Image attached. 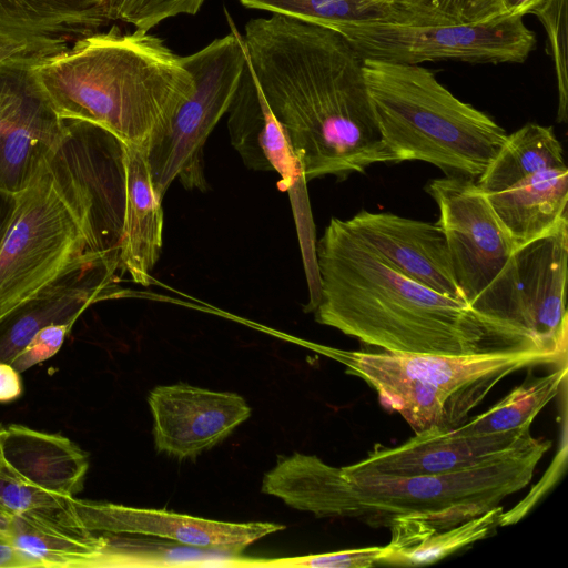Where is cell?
<instances>
[{
	"instance_id": "35",
	"label": "cell",
	"mask_w": 568,
	"mask_h": 568,
	"mask_svg": "<svg viewBox=\"0 0 568 568\" xmlns=\"http://www.w3.org/2000/svg\"><path fill=\"white\" fill-rule=\"evenodd\" d=\"M24 51H31L38 53L36 50L21 44H3L0 43V61Z\"/></svg>"
},
{
	"instance_id": "17",
	"label": "cell",
	"mask_w": 568,
	"mask_h": 568,
	"mask_svg": "<svg viewBox=\"0 0 568 568\" xmlns=\"http://www.w3.org/2000/svg\"><path fill=\"white\" fill-rule=\"evenodd\" d=\"M346 222L400 273L433 291L462 301L446 237L438 223L366 210Z\"/></svg>"
},
{
	"instance_id": "21",
	"label": "cell",
	"mask_w": 568,
	"mask_h": 568,
	"mask_svg": "<svg viewBox=\"0 0 568 568\" xmlns=\"http://www.w3.org/2000/svg\"><path fill=\"white\" fill-rule=\"evenodd\" d=\"M162 200L155 193L143 148L125 144V210L121 270L148 286L163 244Z\"/></svg>"
},
{
	"instance_id": "12",
	"label": "cell",
	"mask_w": 568,
	"mask_h": 568,
	"mask_svg": "<svg viewBox=\"0 0 568 568\" xmlns=\"http://www.w3.org/2000/svg\"><path fill=\"white\" fill-rule=\"evenodd\" d=\"M227 113L231 144L244 165L280 175V187L290 195L308 287H315L318 277L307 181L284 130L257 84L248 58Z\"/></svg>"
},
{
	"instance_id": "15",
	"label": "cell",
	"mask_w": 568,
	"mask_h": 568,
	"mask_svg": "<svg viewBox=\"0 0 568 568\" xmlns=\"http://www.w3.org/2000/svg\"><path fill=\"white\" fill-rule=\"evenodd\" d=\"M83 527L92 535H145L182 545L239 555L256 540L285 529L275 523H227L165 509L134 508L74 498Z\"/></svg>"
},
{
	"instance_id": "23",
	"label": "cell",
	"mask_w": 568,
	"mask_h": 568,
	"mask_svg": "<svg viewBox=\"0 0 568 568\" xmlns=\"http://www.w3.org/2000/svg\"><path fill=\"white\" fill-rule=\"evenodd\" d=\"M504 508L493 509L446 529L410 518L393 521L392 539L384 546L379 565L414 567L436 562L489 537L500 526Z\"/></svg>"
},
{
	"instance_id": "27",
	"label": "cell",
	"mask_w": 568,
	"mask_h": 568,
	"mask_svg": "<svg viewBox=\"0 0 568 568\" xmlns=\"http://www.w3.org/2000/svg\"><path fill=\"white\" fill-rule=\"evenodd\" d=\"M205 0H108L109 17L150 31L162 21L196 14Z\"/></svg>"
},
{
	"instance_id": "37",
	"label": "cell",
	"mask_w": 568,
	"mask_h": 568,
	"mask_svg": "<svg viewBox=\"0 0 568 568\" xmlns=\"http://www.w3.org/2000/svg\"><path fill=\"white\" fill-rule=\"evenodd\" d=\"M1 428L2 427H0V465H1Z\"/></svg>"
},
{
	"instance_id": "4",
	"label": "cell",
	"mask_w": 568,
	"mask_h": 568,
	"mask_svg": "<svg viewBox=\"0 0 568 568\" xmlns=\"http://www.w3.org/2000/svg\"><path fill=\"white\" fill-rule=\"evenodd\" d=\"M363 70L379 131L399 162L424 161L477 180L507 139L489 115L419 64L364 58Z\"/></svg>"
},
{
	"instance_id": "5",
	"label": "cell",
	"mask_w": 568,
	"mask_h": 568,
	"mask_svg": "<svg viewBox=\"0 0 568 568\" xmlns=\"http://www.w3.org/2000/svg\"><path fill=\"white\" fill-rule=\"evenodd\" d=\"M327 355L375 389L379 404L415 434L463 425L503 378L520 369L567 362V354L536 348L469 355L329 349Z\"/></svg>"
},
{
	"instance_id": "30",
	"label": "cell",
	"mask_w": 568,
	"mask_h": 568,
	"mask_svg": "<svg viewBox=\"0 0 568 568\" xmlns=\"http://www.w3.org/2000/svg\"><path fill=\"white\" fill-rule=\"evenodd\" d=\"M70 325L50 324L41 328L11 359L10 364L22 372L53 356L61 347Z\"/></svg>"
},
{
	"instance_id": "36",
	"label": "cell",
	"mask_w": 568,
	"mask_h": 568,
	"mask_svg": "<svg viewBox=\"0 0 568 568\" xmlns=\"http://www.w3.org/2000/svg\"><path fill=\"white\" fill-rule=\"evenodd\" d=\"M369 1L378 2V3H396V2H400V1H405V0H369ZM412 1H414V0H412Z\"/></svg>"
},
{
	"instance_id": "19",
	"label": "cell",
	"mask_w": 568,
	"mask_h": 568,
	"mask_svg": "<svg viewBox=\"0 0 568 568\" xmlns=\"http://www.w3.org/2000/svg\"><path fill=\"white\" fill-rule=\"evenodd\" d=\"M87 469L85 454L65 437L16 425L1 428L0 471L16 480L73 496Z\"/></svg>"
},
{
	"instance_id": "22",
	"label": "cell",
	"mask_w": 568,
	"mask_h": 568,
	"mask_svg": "<svg viewBox=\"0 0 568 568\" xmlns=\"http://www.w3.org/2000/svg\"><path fill=\"white\" fill-rule=\"evenodd\" d=\"M64 132L65 120L36 83L20 110L0 125V191L16 195L27 187Z\"/></svg>"
},
{
	"instance_id": "28",
	"label": "cell",
	"mask_w": 568,
	"mask_h": 568,
	"mask_svg": "<svg viewBox=\"0 0 568 568\" xmlns=\"http://www.w3.org/2000/svg\"><path fill=\"white\" fill-rule=\"evenodd\" d=\"M444 24L476 22L504 16L501 0H414Z\"/></svg>"
},
{
	"instance_id": "25",
	"label": "cell",
	"mask_w": 568,
	"mask_h": 568,
	"mask_svg": "<svg viewBox=\"0 0 568 568\" xmlns=\"http://www.w3.org/2000/svg\"><path fill=\"white\" fill-rule=\"evenodd\" d=\"M566 378V364L547 375L530 377L486 412L467 419L454 430L463 435H481L507 432L532 424L539 412L559 394Z\"/></svg>"
},
{
	"instance_id": "24",
	"label": "cell",
	"mask_w": 568,
	"mask_h": 568,
	"mask_svg": "<svg viewBox=\"0 0 568 568\" xmlns=\"http://www.w3.org/2000/svg\"><path fill=\"white\" fill-rule=\"evenodd\" d=\"M246 8L334 28L354 22L443 24L412 0L378 3L369 0H239Z\"/></svg>"
},
{
	"instance_id": "16",
	"label": "cell",
	"mask_w": 568,
	"mask_h": 568,
	"mask_svg": "<svg viewBox=\"0 0 568 568\" xmlns=\"http://www.w3.org/2000/svg\"><path fill=\"white\" fill-rule=\"evenodd\" d=\"M532 424L481 435H463L454 429L429 428L395 447L376 445L368 455L342 467L346 475L410 477L449 473L476 465L530 440Z\"/></svg>"
},
{
	"instance_id": "10",
	"label": "cell",
	"mask_w": 568,
	"mask_h": 568,
	"mask_svg": "<svg viewBox=\"0 0 568 568\" xmlns=\"http://www.w3.org/2000/svg\"><path fill=\"white\" fill-rule=\"evenodd\" d=\"M476 183L516 247L568 216V168L551 126L527 123L508 134Z\"/></svg>"
},
{
	"instance_id": "3",
	"label": "cell",
	"mask_w": 568,
	"mask_h": 568,
	"mask_svg": "<svg viewBox=\"0 0 568 568\" xmlns=\"http://www.w3.org/2000/svg\"><path fill=\"white\" fill-rule=\"evenodd\" d=\"M31 70L61 119L94 123L143 149L195 88L183 57L162 38L118 26L37 58Z\"/></svg>"
},
{
	"instance_id": "9",
	"label": "cell",
	"mask_w": 568,
	"mask_h": 568,
	"mask_svg": "<svg viewBox=\"0 0 568 568\" xmlns=\"http://www.w3.org/2000/svg\"><path fill=\"white\" fill-rule=\"evenodd\" d=\"M225 13L230 32L183 57L195 81L193 92L144 145L152 183L162 201L176 179L186 190H207L203 148L227 112L247 61L243 34Z\"/></svg>"
},
{
	"instance_id": "18",
	"label": "cell",
	"mask_w": 568,
	"mask_h": 568,
	"mask_svg": "<svg viewBox=\"0 0 568 568\" xmlns=\"http://www.w3.org/2000/svg\"><path fill=\"white\" fill-rule=\"evenodd\" d=\"M110 21L108 0H0V43L52 54Z\"/></svg>"
},
{
	"instance_id": "34",
	"label": "cell",
	"mask_w": 568,
	"mask_h": 568,
	"mask_svg": "<svg viewBox=\"0 0 568 568\" xmlns=\"http://www.w3.org/2000/svg\"><path fill=\"white\" fill-rule=\"evenodd\" d=\"M12 516L0 507V539L10 544L12 532Z\"/></svg>"
},
{
	"instance_id": "14",
	"label": "cell",
	"mask_w": 568,
	"mask_h": 568,
	"mask_svg": "<svg viewBox=\"0 0 568 568\" xmlns=\"http://www.w3.org/2000/svg\"><path fill=\"white\" fill-rule=\"evenodd\" d=\"M148 403L156 450L178 459L212 448L251 416L242 396L186 384L158 386Z\"/></svg>"
},
{
	"instance_id": "11",
	"label": "cell",
	"mask_w": 568,
	"mask_h": 568,
	"mask_svg": "<svg viewBox=\"0 0 568 568\" xmlns=\"http://www.w3.org/2000/svg\"><path fill=\"white\" fill-rule=\"evenodd\" d=\"M332 29L363 58L405 64L442 60L523 63L536 45L535 33L518 16L434 26L354 22Z\"/></svg>"
},
{
	"instance_id": "29",
	"label": "cell",
	"mask_w": 568,
	"mask_h": 568,
	"mask_svg": "<svg viewBox=\"0 0 568 568\" xmlns=\"http://www.w3.org/2000/svg\"><path fill=\"white\" fill-rule=\"evenodd\" d=\"M384 546H369L346 549L336 552L308 555L258 564L275 567H316V568H369L379 565Z\"/></svg>"
},
{
	"instance_id": "31",
	"label": "cell",
	"mask_w": 568,
	"mask_h": 568,
	"mask_svg": "<svg viewBox=\"0 0 568 568\" xmlns=\"http://www.w3.org/2000/svg\"><path fill=\"white\" fill-rule=\"evenodd\" d=\"M20 372L11 364L0 362V403L14 400L22 393Z\"/></svg>"
},
{
	"instance_id": "7",
	"label": "cell",
	"mask_w": 568,
	"mask_h": 568,
	"mask_svg": "<svg viewBox=\"0 0 568 568\" xmlns=\"http://www.w3.org/2000/svg\"><path fill=\"white\" fill-rule=\"evenodd\" d=\"M97 257L119 264L99 250L85 207L47 160L17 194L0 245V321L79 264Z\"/></svg>"
},
{
	"instance_id": "2",
	"label": "cell",
	"mask_w": 568,
	"mask_h": 568,
	"mask_svg": "<svg viewBox=\"0 0 568 568\" xmlns=\"http://www.w3.org/2000/svg\"><path fill=\"white\" fill-rule=\"evenodd\" d=\"M315 321L394 353L469 355L529 348L459 300L400 273L346 220L332 217L315 245Z\"/></svg>"
},
{
	"instance_id": "32",
	"label": "cell",
	"mask_w": 568,
	"mask_h": 568,
	"mask_svg": "<svg viewBox=\"0 0 568 568\" xmlns=\"http://www.w3.org/2000/svg\"><path fill=\"white\" fill-rule=\"evenodd\" d=\"M17 203V194L0 191V245L10 226Z\"/></svg>"
},
{
	"instance_id": "26",
	"label": "cell",
	"mask_w": 568,
	"mask_h": 568,
	"mask_svg": "<svg viewBox=\"0 0 568 568\" xmlns=\"http://www.w3.org/2000/svg\"><path fill=\"white\" fill-rule=\"evenodd\" d=\"M567 0H545L531 12L541 21L547 33L549 54L552 58L557 78L558 122L567 120Z\"/></svg>"
},
{
	"instance_id": "1",
	"label": "cell",
	"mask_w": 568,
	"mask_h": 568,
	"mask_svg": "<svg viewBox=\"0 0 568 568\" xmlns=\"http://www.w3.org/2000/svg\"><path fill=\"white\" fill-rule=\"evenodd\" d=\"M243 38L257 84L307 182L399 162L379 131L364 58L345 37L272 14L250 20Z\"/></svg>"
},
{
	"instance_id": "6",
	"label": "cell",
	"mask_w": 568,
	"mask_h": 568,
	"mask_svg": "<svg viewBox=\"0 0 568 568\" xmlns=\"http://www.w3.org/2000/svg\"><path fill=\"white\" fill-rule=\"evenodd\" d=\"M551 442L535 438L476 465L410 477L345 475L364 510V523L390 527L398 518L446 529L477 517L526 487Z\"/></svg>"
},
{
	"instance_id": "8",
	"label": "cell",
	"mask_w": 568,
	"mask_h": 568,
	"mask_svg": "<svg viewBox=\"0 0 568 568\" xmlns=\"http://www.w3.org/2000/svg\"><path fill=\"white\" fill-rule=\"evenodd\" d=\"M425 190L439 210L462 301L516 343L536 348L517 325V247L476 180L445 175Z\"/></svg>"
},
{
	"instance_id": "20",
	"label": "cell",
	"mask_w": 568,
	"mask_h": 568,
	"mask_svg": "<svg viewBox=\"0 0 568 568\" xmlns=\"http://www.w3.org/2000/svg\"><path fill=\"white\" fill-rule=\"evenodd\" d=\"M262 491L317 517L364 521V510L342 467H333L315 455L294 453L278 459L264 475Z\"/></svg>"
},
{
	"instance_id": "13",
	"label": "cell",
	"mask_w": 568,
	"mask_h": 568,
	"mask_svg": "<svg viewBox=\"0 0 568 568\" xmlns=\"http://www.w3.org/2000/svg\"><path fill=\"white\" fill-rule=\"evenodd\" d=\"M568 216L515 251L517 325L534 347L567 354Z\"/></svg>"
},
{
	"instance_id": "33",
	"label": "cell",
	"mask_w": 568,
	"mask_h": 568,
	"mask_svg": "<svg viewBox=\"0 0 568 568\" xmlns=\"http://www.w3.org/2000/svg\"><path fill=\"white\" fill-rule=\"evenodd\" d=\"M545 0H501L504 16L523 17L530 14L534 9L541 4Z\"/></svg>"
}]
</instances>
